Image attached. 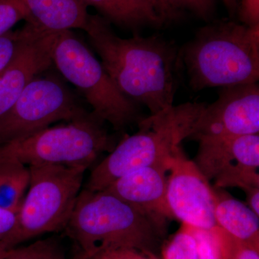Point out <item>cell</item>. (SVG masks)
Returning <instances> with one entry per match:
<instances>
[{
	"instance_id": "27",
	"label": "cell",
	"mask_w": 259,
	"mask_h": 259,
	"mask_svg": "<svg viewBox=\"0 0 259 259\" xmlns=\"http://www.w3.org/2000/svg\"><path fill=\"white\" fill-rule=\"evenodd\" d=\"M230 259H259V243L235 240Z\"/></svg>"
},
{
	"instance_id": "19",
	"label": "cell",
	"mask_w": 259,
	"mask_h": 259,
	"mask_svg": "<svg viewBox=\"0 0 259 259\" xmlns=\"http://www.w3.org/2000/svg\"><path fill=\"white\" fill-rule=\"evenodd\" d=\"M5 259H66L60 241L54 237L21 248H12Z\"/></svg>"
},
{
	"instance_id": "6",
	"label": "cell",
	"mask_w": 259,
	"mask_h": 259,
	"mask_svg": "<svg viewBox=\"0 0 259 259\" xmlns=\"http://www.w3.org/2000/svg\"><path fill=\"white\" fill-rule=\"evenodd\" d=\"M105 122L88 117L49 127L25 139L0 145V157L26 166L61 165L88 168L101 153L115 148Z\"/></svg>"
},
{
	"instance_id": "8",
	"label": "cell",
	"mask_w": 259,
	"mask_h": 259,
	"mask_svg": "<svg viewBox=\"0 0 259 259\" xmlns=\"http://www.w3.org/2000/svg\"><path fill=\"white\" fill-rule=\"evenodd\" d=\"M91 114L62 78L55 74L38 75L0 121V145L25 139L58 121L81 120Z\"/></svg>"
},
{
	"instance_id": "13",
	"label": "cell",
	"mask_w": 259,
	"mask_h": 259,
	"mask_svg": "<svg viewBox=\"0 0 259 259\" xmlns=\"http://www.w3.org/2000/svg\"><path fill=\"white\" fill-rule=\"evenodd\" d=\"M168 162L131 172L104 190L144 213L164 233L167 221L175 218L167 202Z\"/></svg>"
},
{
	"instance_id": "22",
	"label": "cell",
	"mask_w": 259,
	"mask_h": 259,
	"mask_svg": "<svg viewBox=\"0 0 259 259\" xmlns=\"http://www.w3.org/2000/svg\"><path fill=\"white\" fill-rule=\"evenodd\" d=\"M23 28L10 30L0 36V74L9 66L23 37Z\"/></svg>"
},
{
	"instance_id": "10",
	"label": "cell",
	"mask_w": 259,
	"mask_h": 259,
	"mask_svg": "<svg viewBox=\"0 0 259 259\" xmlns=\"http://www.w3.org/2000/svg\"><path fill=\"white\" fill-rule=\"evenodd\" d=\"M168 167L166 197L174 218L182 224L202 229L217 226L214 187L181 146L168 159Z\"/></svg>"
},
{
	"instance_id": "9",
	"label": "cell",
	"mask_w": 259,
	"mask_h": 259,
	"mask_svg": "<svg viewBox=\"0 0 259 259\" xmlns=\"http://www.w3.org/2000/svg\"><path fill=\"white\" fill-rule=\"evenodd\" d=\"M194 163L215 188L259 187V136L200 137Z\"/></svg>"
},
{
	"instance_id": "28",
	"label": "cell",
	"mask_w": 259,
	"mask_h": 259,
	"mask_svg": "<svg viewBox=\"0 0 259 259\" xmlns=\"http://www.w3.org/2000/svg\"><path fill=\"white\" fill-rule=\"evenodd\" d=\"M141 4L146 5L154 10L165 21L177 19L178 14L173 11L166 4L165 0H137Z\"/></svg>"
},
{
	"instance_id": "26",
	"label": "cell",
	"mask_w": 259,
	"mask_h": 259,
	"mask_svg": "<svg viewBox=\"0 0 259 259\" xmlns=\"http://www.w3.org/2000/svg\"><path fill=\"white\" fill-rule=\"evenodd\" d=\"M240 18L245 25H259V0H241L239 5Z\"/></svg>"
},
{
	"instance_id": "25",
	"label": "cell",
	"mask_w": 259,
	"mask_h": 259,
	"mask_svg": "<svg viewBox=\"0 0 259 259\" xmlns=\"http://www.w3.org/2000/svg\"><path fill=\"white\" fill-rule=\"evenodd\" d=\"M90 259H159L131 248H117L104 250Z\"/></svg>"
},
{
	"instance_id": "15",
	"label": "cell",
	"mask_w": 259,
	"mask_h": 259,
	"mask_svg": "<svg viewBox=\"0 0 259 259\" xmlns=\"http://www.w3.org/2000/svg\"><path fill=\"white\" fill-rule=\"evenodd\" d=\"M214 190L216 225L236 241L259 243V215L223 189Z\"/></svg>"
},
{
	"instance_id": "30",
	"label": "cell",
	"mask_w": 259,
	"mask_h": 259,
	"mask_svg": "<svg viewBox=\"0 0 259 259\" xmlns=\"http://www.w3.org/2000/svg\"><path fill=\"white\" fill-rule=\"evenodd\" d=\"M230 13H235L238 8V0H222Z\"/></svg>"
},
{
	"instance_id": "31",
	"label": "cell",
	"mask_w": 259,
	"mask_h": 259,
	"mask_svg": "<svg viewBox=\"0 0 259 259\" xmlns=\"http://www.w3.org/2000/svg\"><path fill=\"white\" fill-rule=\"evenodd\" d=\"M10 250V248L0 240V259H5Z\"/></svg>"
},
{
	"instance_id": "11",
	"label": "cell",
	"mask_w": 259,
	"mask_h": 259,
	"mask_svg": "<svg viewBox=\"0 0 259 259\" xmlns=\"http://www.w3.org/2000/svg\"><path fill=\"white\" fill-rule=\"evenodd\" d=\"M258 83L220 89L218 98L205 105L189 139L258 134Z\"/></svg>"
},
{
	"instance_id": "18",
	"label": "cell",
	"mask_w": 259,
	"mask_h": 259,
	"mask_svg": "<svg viewBox=\"0 0 259 259\" xmlns=\"http://www.w3.org/2000/svg\"><path fill=\"white\" fill-rule=\"evenodd\" d=\"M190 228L197 241L199 259H230L235 239L222 228Z\"/></svg>"
},
{
	"instance_id": "17",
	"label": "cell",
	"mask_w": 259,
	"mask_h": 259,
	"mask_svg": "<svg viewBox=\"0 0 259 259\" xmlns=\"http://www.w3.org/2000/svg\"><path fill=\"white\" fill-rule=\"evenodd\" d=\"M30 182L26 165L0 157V208L18 214Z\"/></svg>"
},
{
	"instance_id": "29",
	"label": "cell",
	"mask_w": 259,
	"mask_h": 259,
	"mask_svg": "<svg viewBox=\"0 0 259 259\" xmlns=\"http://www.w3.org/2000/svg\"><path fill=\"white\" fill-rule=\"evenodd\" d=\"M244 192L248 207L259 215V187H252Z\"/></svg>"
},
{
	"instance_id": "1",
	"label": "cell",
	"mask_w": 259,
	"mask_h": 259,
	"mask_svg": "<svg viewBox=\"0 0 259 259\" xmlns=\"http://www.w3.org/2000/svg\"><path fill=\"white\" fill-rule=\"evenodd\" d=\"M84 31L121 93L156 115L174 106L182 68L180 51L158 36L122 38L100 15H89Z\"/></svg>"
},
{
	"instance_id": "5",
	"label": "cell",
	"mask_w": 259,
	"mask_h": 259,
	"mask_svg": "<svg viewBox=\"0 0 259 259\" xmlns=\"http://www.w3.org/2000/svg\"><path fill=\"white\" fill-rule=\"evenodd\" d=\"M51 58L63 79L82 94L94 115L109 122L116 131L144 118L139 104L121 93L101 62L71 30L56 35Z\"/></svg>"
},
{
	"instance_id": "24",
	"label": "cell",
	"mask_w": 259,
	"mask_h": 259,
	"mask_svg": "<svg viewBox=\"0 0 259 259\" xmlns=\"http://www.w3.org/2000/svg\"><path fill=\"white\" fill-rule=\"evenodd\" d=\"M18 237L17 214L0 208V240L12 249L18 245Z\"/></svg>"
},
{
	"instance_id": "32",
	"label": "cell",
	"mask_w": 259,
	"mask_h": 259,
	"mask_svg": "<svg viewBox=\"0 0 259 259\" xmlns=\"http://www.w3.org/2000/svg\"><path fill=\"white\" fill-rule=\"evenodd\" d=\"M76 259H78V258H76Z\"/></svg>"
},
{
	"instance_id": "21",
	"label": "cell",
	"mask_w": 259,
	"mask_h": 259,
	"mask_svg": "<svg viewBox=\"0 0 259 259\" xmlns=\"http://www.w3.org/2000/svg\"><path fill=\"white\" fill-rule=\"evenodd\" d=\"M21 20H24V13L18 0H0V36Z\"/></svg>"
},
{
	"instance_id": "23",
	"label": "cell",
	"mask_w": 259,
	"mask_h": 259,
	"mask_svg": "<svg viewBox=\"0 0 259 259\" xmlns=\"http://www.w3.org/2000/svg\"><path fill=\"white\" fill-rule=\"evenodd\" d=\"M166 4L177 14L181 10H189L199 18L208 20L214 8V0H165Z\"/></svg>"
},
{
	"instance_id": "4",
	"label": "cell",
	"mask_w": 259,
	"mask_h": 259,
	"mask_svg": "<svg viewBox=\"0 0 259 259\" xmlns=\"http://www.w3.org/2000/svg\"><path fill=\"white\" fill-rule=\"evenodd\" d=\"M205 107L204 103L172 106L138 122L139 131L128 136L92 171L86 190H105L112 182L139 168L164 164L189 139L192 127Z\"/></svg>"
},
{
	"instance_id": "3",
	"label": "cell",
	"mask_w": 259,
	"mask_h": 259,
	"mask_svg": "<svg viewBox=\"0 0 259 259\" xmlns=\"http://www.w3.org/2000/svg\"><path fill=\"white\" fill-rule=\"evenodd\" d=\"M194 92L258 83L259 25L220 22L199 29L180 51Z\"/></svg>"
},
{
	"instance_id": "2",
	"label": "cell",
	"mask_w": 259,
	"mask_h": 259,
	"mask_svg": "<svg viewBox=\"0 0 259 259\" xmlns=\"http://www.w3.org/2000/svg\"><path fill=\"white\" fill-rule=\"evenodd\" d=\"M64 231L79 247L78 259L117 248L157 256L165 234L151 218L113 194L86 189L79 192Z\"/></svg>"
},
{
	"instance_id": "7",
	"label": "cell",
	"mask_w": 259,
	"mask_h": 259,
	"mask_svg": "<svg viewBox=\"0 0 259 259\" xmlns=\"http://www.w3.org/2000/svg\"><path fill=\"white\" fill-rule=\"evenodd\" d=\"M28 168V192L17 214L18 244L45 233L64 231L88 169L61 165H34Z\"/></svg>"
},
{
	"instance_id": "14",
	"label": "cell",
	"mask_w": 259,
	"mask_h": 259,
	"mask_svg": "<svg viewBox=\"0 0 259 259\" xmlns=\"http://www.w3.org/2000/svg\"><path fill=\"white\" fill-rule=\"evenodd\" d=\"M24 20L40 31L59 33L88 24V6L82 0H18Z\"/></svg>"
},
{
	"instance_id": "20",
	"label": "cell",
	"mask_w": 259,
	"mask_h": 259,
	"mask_svg": "<svg viewBox=\"0 0 259 259\" xmlns=\"http://www.w3.org/2000/svg\"><path fill=\"white\" fill-rule=\"evenodd\" d=\"M163 259H199L197 241L190 226L182 224L162 250Z\"/></svg>"
},
{
	"instance_id": "16",
	"label": "cell",
	"mask_w": 259,
	"mask_h": 259,
	"mask_svg": "<svg viewBox=\"0 0 259 259\" xmlns=\"http://www.w3.org/2000/svg\"><path fill=\"white\" fill-rule=\"evenodd\" d=\"M82 1L87 6L93 7L98 10L109 23L122 28L136 30L146 25L160 27L166 23L154 10L137 0Z\"/></svg>"
},
{
	"instance_id": "12",
	"label": "cell",
	"mask_w": 259,
	"mask_h": 259,
	"mask_svg": "<svg viewBox=\"0 0 259 259\" xmlns=\"http://www.w3.org/2000/svg\"><path fill=\"white\" fill-rule=\"evenodd\" d=\"M13 61L0 74V121L14 106L30 81L54 66L51 49L57 33L40 31L26 23Z\"/></svg>"
}]
</instances>
